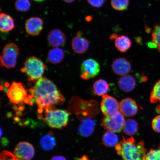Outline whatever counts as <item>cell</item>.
I'll list each match as a JSON object with an SVG mask.
<instances>
[{
	"instance_id": "d6a6232c",
	"label": "cell",
	"mask_w": 160,
	"mask_h": 160,
	"mask_svg": "<svg viewBox=\"0 0 160 160\" xmlns=\"http://www.w3.org/2000/svg\"><path fill=\"white\" fill-rule=\"evenodd\" d=\"M89 4L94 8H99L102 6L105 0H87Z\"/></svg>"
},
{
	"instance_id": "44dd1931",
	"label": "cell",
	"mask_w": 160,
	"mask_h": 160,
	"mask_svg": "<svg viewBox=\"0 0 160 160\" xmlns=\"http://www.w3.org/2000/svg\"><path fill=\"white\" fill-rule=\"evenodd\" d=\"M65 53L62 49L59 47L53 48L48 53V60L50 63L57 64L63 61Z\"/></svg>"
},
{
	"instance_id": "1f68e13d",
	"label": "cell",
	"mask_w": 160,
	"mask_h": 160,
	"mask_svg": "<svg viewBox=\"0 0 160 160\" xmlns=\"http://www.w3.org/2000/svg\"><path fill=\"white\" fill-rule=\"evenodd\" d=\"M0 160H18L13 154L7 151H4L1 153Z\"/></svg>"
},
{
	"instance_id": "4fadbf2b",
	"label": "cell",
	"mask_w": 160,
	"mask_h": 160,
	"mask_svg": "<svg viewBox=\"0 0 160 160\" xmlns=\"http://www.w3.org/2000/svg\"><path fill=\"white\" fill-rule=\"evenodd\" d=\"M138 108L137 103L131 98L123 99L119 103V111L127 117L135 116L138 112Z\"/></svg>"
},
{
	"instance_id": "74e56055",
	"label": "cell",
	"mask_w": 160,
	"mask_h": 160,
	"mask_svg": "<svg viewBox=\"0 0 160 160\" xmlns=\"http://www.w3.org/2000/svg\"><path fill=\"white\" fill-rule=\"evenodd\" d=\"M62 1L65 2L66 3H70L73 2L75 1V0H62Z\"/></svg>"
},
{
	"instance_id": "4dcf8cb0",
	"label": "cell",
	"mask_w": 160,
	"mask_h": 160,
	"mask_svg": "<svg viewBox=\"0 0 160 160\" xmlns=\"http://www.w3.org/2000/svg\"><path fill=\"white\" fill-rule=\"evenodd\" d=\"M152 126L154 131L160 133V115L157 116L153 119Z\"/></svg>"
},
{
	"instance_id": "f1b7e54d",
	"label": "cell",
	"mask_w": 160,
	"mask_h": 160,
	"mask_svg": "<svg viewBox=\"0 0 160 160\" xmlns=\"http://www.w3.org/2000/svg\"><path fill=\"white\" fill-rule=\"evenodd\" d=\"M31 7V3L29 0H17L15 2V8L19 12L28 11Z\"/></svg>"
},
{
	"instance_id": "277c9868",
	"label": "cell",
	"mask_w": 160,
	"mask_h": 160,
	"mask_svg": "<svg viewBox=\"0 0 160 160\" xmlns=\"http://www.w3.org/2000/svg\"><path fill=\"white\" fill-rule=\"evenodd\" d=\"M73 101L75 113L82 119L92 118L99 112L98 105L95 100L85 101L76 97Z\"/></svg>"
},
{
	"instance_id": "52a82bcc",
	"label": "cell",
	"mask_w": 160,
	"mask_h": 160,
	"mask_svg": "<svg viewBox=\"0 0 160 160\" xmlns=\"http://www.w3.org/2000/svg\"><path fill=\"white\" fill-rule=\"evenodd\" d=\"M125 121L124 115L119 111L112 115L105 116L101 125L107 131L118 133L123 130Z\"/></svg>"
},
{
	"instance_id": "e575fe53",
	"label": "cell",
	"mask_w": 160,
	"mask_h": 160,
	"mask_svg": "<svg viewBox=\"0 0 160 160\" xmlns=\"http://www.w3.org/2000/svg\"><path fill=\"white\" fill-rule=\"evenodd\" d=\"M148 45L149 48H157V45L153 42H152L148 43Z\"/></svg>"
},
{
	"instance_id": "cb8c5ba5",
	"label": "cell",
	"mask_w": 160,
	"mask_h": 160,
	"mask_svg": "<svg viewBox=\"0 0 160 160\" xmlns=\"http://www.w3.org/2000/svg\"><path fill=\"white\" fill-rule=\"evenodd\" d=\"M40 145L42 148L46 151H50L54 148L56 145L55 138L52 134L43 136L40 141Z\"/></svg>"
},
{
	"instance_id": "30bf717a",
	"label": "cell",
	"mask_w": 160,
	"mask_h": 160,
	"mask_svg": "<svg viewBox=\"0 0 160 160\" xmlns=\"http://www.w3.org/2000/svg\"><path fill=\"white\" fill-rule=\"evenodd\" d=\"M33 146L28 142H22L16 146L14 155L18 160H31L35 155Z\"/></svg>"
},
{
	"instance_id": "d4e9b609",
	"label": "cell",
	"mask_w": 160,
	"mask_h": 160,
	"mask_svg": "<svg viewBox=\"0 0 160 160\" xmlns=\"http://www.w3.org/2000/svg\"><path fill=\"white\" fill-rule=\"evenodd\" d=\"M138 129V124L135 120L132 119H128L125 121L123 130L125 134L132 136L135 134Z\"/></svg>"
},
{
	"instance_id": "2e32d148",
	"label": "cell",
	"mask_w": 160,
	"mask_h": 160,
	"mask_svg": "<svg viewBox=\"0 0 160 160\" xmlns=\"http://www.w3.org/2000/svg\"><path fill=\"white\" fill-rule=\"evenodd\" d=\"M72 49L74 52L79 54L86 52L89 47V43L86 38L77 35L72 40Z\"/></svg>"
},
{
	"instance_id": "7402d4cb",
	"label": "cell",
	"mask_w": 160,
	"mask_h": 160,
	"mask_svg": "<svg viewBox=\"0 0 160 160\" xmlns=\"http://www.w3.org/2000/svg\"><path fill=\"white\" fill-rule=\"evenodd\" d=\"M93 88L95 95L103 97L107 95L109 89V85L105 80L99 79L93 83Z\"/></svg>"
},
{
	"instance_id": "d6986e66",
	"label": "cell",
	"mask_w": 160,
	"mask_h": 160,
	"mask_svg": "<svg viewBox=\"0 0 160 160\" xmlns=\"http://www.w3.org/2000/svg\"><path fill=\"white\" fill-rule=\"evenodd\" d=\"M15 28V22L11 16L2 13L0 15V30L3 33L8 32Z\"/></svg>"
},
{
	"instance_id": "f35d334b",
	"label": "cell",
	"mask_w": 160,
	"mask_h": 160,
	"mask_svg": "<svg viewBox=\"0 0 160 160\" xmlns=\"http://www.w3.org/2000/svg\"><path fill=\"white\" fill-rule=\"evenodd\" d=\"M33 1L37 2H42L45 1V0H33Z\"/></svg>"
},
{
	"instance_id": "836d02e7",
	"label": "cell",
	"mask_w": 160,
	"mask_h": 160,
	"mask_svg": "<svg viewBox=\"0 0 160 160\" xmlns=\"http://www.w3.org/2000/svg\"><path fill=\"white\" fill-rule=\"evenodd\" d=\"M50 160H67V159L63 156H56L52 158Z\"/></svg>"
},
{
	"instance_id": "6da1fadb",
	"label": "cell",
	"mask_w": 160,
	"mask_h": 160,
	"mask_svg": "<svg viewBox=\"0 0 160 160\" xmlns=\"http://www.w3.org/2000/svg\"><path fill=\"white\" fill-rule=\"evenodd\" d=\"M31 93L39 108V113L54 105L62 104L65 101V98L57 86L45 78L42 77L36 82L31 89Z\"/></svg>"
},
{
	"instance_id": "e0dca14e",
	"label": "cell",
	"mask_w": 160,
	"mask_h": 160,
	"mask_svg": "<svg viewBox=\"0 0 160 160\" xmlns=\"http://www.w3.org/2000/svg\"><path fill=\"white\" fill-rule=\"evenodd\" d=\"M136 81L132 76L127 75L120 78L118 81V85L120 89L125 92H129L135 88Z\"/></svg>"
},
{
	"instance_id": "9c48e42d",
	"label": "cell",
	"mask_w": 160,
	"mask_h": 160,
	"mask_svg": "<svg viewBox=\"0 0 160 160\" xmlns=\"http://www.w3.org/2000/svg\"><path fill=\"white\" fill-rule=\"evenodd\" d=\"M7 96L10 101L14 104H19L27 99V90L21 83L13 82L7 91Z\"/></svg>"
},
{
	"instance_id": "5b68a950",
	"label": "cell",
	"mask_w": 160,
	"mask_h": 160,
	"mask_svg": "<svg viewBox=\"0 0 160 160\" xmlns=\"http://www.w3.org/2000/svg\"><path fill=\"white\" fill-rule=\"evenodd\" d=\"M46 68L47 67L42 60L32 56L26 59L21 71L27 75L30 81H37L42 77Z\"/></svg>"
},
{
	"instance_id": "5bb4252c",
	"label": "cell",
	"mask_w": 160,
	"mask_h": 160,
	"mask_svg": "<svg viewBox=\"0 0 160 160\" xmlns=\"http://www.w3.org/2000/svg\"><path fill=\"white\" fill-rule=\"evenodd\" d=\"M111 67L114 73L121 76L128 75L132 69L131 63L123 58L115 59L112 63Z\"/></svg>"
},
{
	"instance_id": "ac0fdd59",
	"label": "cell",
	"mask_w": 160,
	"mask_h": 160,
	"mask_svg": "<svg viewBox=\"0 0 160 160\" xmlns=\"http://www.w3.org/2000/svg\"><path fill=\"white\" fill-rule=\"evenodd\" d=\"M95 126V122L92 118L82 119L78 128L79 132L80 135L83 137H89L93 133Z\"/></svg>"
},
{
	"instance_id": "8d00e7d4",
	"label": "cell",
	"mask_w": 160,
	"mask_h": 160,
	"mask_svg": "<svg viewBox=\"0 0 160 160\" xmlns=\"http://www.w3.org/2000/svg\"><path fill=\"white\" fill-rule=\"evenodd\" d=\"M92 19V18L91 16H87V17L86 18V20L87 21L89 22L91 21Z\"/></svg>"
},
{
	"instance_id": "603a6c76",
	"label": "cell",
	"mask_w": 160,
	"mask_h": 160,
	"mask_svg": "<svg viewBox=\"0 0 160 160\" xmlns=\"http://www.w3.org/2000/svg\"><path fill=\"white\" fill-rule=\"evenodd\" d=\"M102 141L103 145L106 147H113L118 143L119 138L115 132L107 131L104 134Z\"/></svg>"
},
{
	"instance_id": "83f0119b",
	"label": "cell",
	"mask_w": 160,
	"mask_h": 160,
	"mask_svg": "<svg viewBox=\"0 0 160 160\" xmlns=\"http://www.w3.org/2000/svg\"><path fill=\"white\" fill-rule=\"evenodd\" d=\"M152 41L157 45L160 52V22L156 24L153 27L152 34Z\"/></svg>"
},
{
	"instance_id": "ba28073f",
	"label": "cell",
	"mask_w": 160,
	"mask_h": 160,
	"mask_svg": "<svg viewBox=\"0 0 160 160\" xmlns=\"http://www.w3.org/2000/svg\"><path fill=\"white\" fill-rule=\"evenodd\" d=\"M101 67L98 62L96 60L89 58L86 59L82 63L80 76L83 80L93 78L99 74Z\"/></svg>"
},
{
	"instance_id": "484cf974",
	"label": "cell",
	"mask_w": 160,
	"mask_h": 160,
	"mask_svg": "<svg viewBox=\"0 0 160 160\" xmlns=\"http://www.w3.org/2000/svg\"><path fill=\"white\" fill-rule=\"evenodd\" d=\"M150 100L152 103H159L156 110L158 112H160V79L154 86L150 95Z\"/></svg>"
},
{
	"instance_id": "ffe728a7",
	"label": "cell",
	"mask_w": 160,
	"mask_h": 160,
	"mask_svg": "<svg viewBox=\"0 0 160 160\" xmlns=\"http://www.w3.org/2000/svg\"><path fill=\"white\" fill-rule=\"evenodd\" d=\"M114 43L116 48L122 53L127 52L132 45L131 40L124 35L118 36L115 40Z\"/></svg>"
},
{
	"instance_id": "d590c367",
	"label": "cell",
	"mask_w": 160,
	"mask_h": 160,
	"mask_svg": "<svg viewBox=\"0 0 160 160\" xmlns=\"http://www.w3.org/2000/svg\"><path fill=\"white\" fill-rule=\"evenodd\" d=\"M118 37V35L117 34L113 33L110 36V39L115 40Z\"/></svg>"
},
{
	"instance_id": "3957f363",
	"label": "cell",
	"mask_w": 160,
	"mask_h": 160,
	"mask_svg": "<svg viewBox=\"0 0 160 160\" xmlns=\"http://www.w3.org/2000/svg\"><path fill=\"white\" fill-rule=\"evenodd\" d=\"M43 112V116L41 117L52 128L61 129L68 123L70 113L67 110L54 109L51 107L45 109L42 113Z\"/></svg>"
},
{
	"instance_id": "4316f807",
	"label": "cell",
	"mask_w": 160,
	"mask_h": 160,
	"mask_svg": "<svg viewBox=\"0 0 160 160\" xmlns=\"http://www.w3.org/2000/svg\"><path fill=\"white\" fill-rule=\"evenodd\" d=\"M111 5L113 9L118 11L127 9L129 4V0H111Z\"/></svg>"
},
{
	"instance_id": "9a60e30c",
	"label": "cell",
	"mask_w": 160,
	"mask_h": 160,
	"mask_svg": "<svg viewBox=\"0 0 160 160\" xmlns=\"http://www.w3.org/2000/svg\"><path fill=\"white\" fill-rule=\"evenodd\" d=\"M66 40L64 33L58 29L51 30L47 37L48 43L53 48L59 47L64 45Z\"/></svg>"
},
{
	"instance_id": "8fae6325",
	"label": "cell",
	"mask_w": 160,
	"mask_h": 160,
	"mask_svg": "<svg viewBox=\"0 0 160 160\" xmlns=\"http://www.w3.org/2000/svg\"><path fill=\"white\" fill-rule=\"evenodd\" d=\"M101 109L105 116L112 115L119 111V103L115 98L106 95L102 97Z\"/></svg>"
},
{
	"instance_id": "8992f818",
	"label": "cell",
	"mask_w": 160,
	"mask_h": 160,
	"mask_svg": "<svg viewBox=\"0 0 160 160\" xmlns=\"http://www.w3.org/2000/svg\"><path fill=\"white\" fill-rule=\"evenodd\" d=\"M19 49L15 44L10 43L4 47L0 58L1 65L7 69L14 68L17 64Z\"/></svg>"
},
{
	"instance_id": "f546056e",
	"label": "cell",
	"mask_w": 160,
	"mask_h": 160,
	"mask_svg": "<svg viewBox=\"0 0 160 160\" xmlns=\"http://www.w3.org/2000/svg\"><path fill=\"white\" fill-rule=\"evenodd\" d=\"M143 160H160V146L158 148L150 150L146 154Z\"/></svg>"
},
{
	"instance_id": "7c38bea8",
	"label": "cell",
	"mask_w": 160,
	"mask_h": 160,
	"mask_svg": "<svg viewBox=\"0 0 160 160\" xmlns=\"http://www.w3.org/2000/svg\"><path fill=\"white\" fill-rule=\"evenodd\" d=\"M43 22L41 18L32 17L26 21L25 29L28 34L37 36L40 34L43 28Z\"/></svg>"
},
{
	"instance_id": "7a4b0ae2",
	"label": "cell",
	"mask_w": 160,
	"mask_h": 160,
	"mask_svg": "<svg viewBox=\"0 0 160 160\" xmlns=\"http://www.w3.org/2000/svg\"><path fill=\"white\" fill-rule=\"evenodd\" d=\"M123 138V141L115 146L118 154L123 160H143L147 153L144 142L137 143L133 137L127 139Z\"/></svg>"
}]
</instances>
